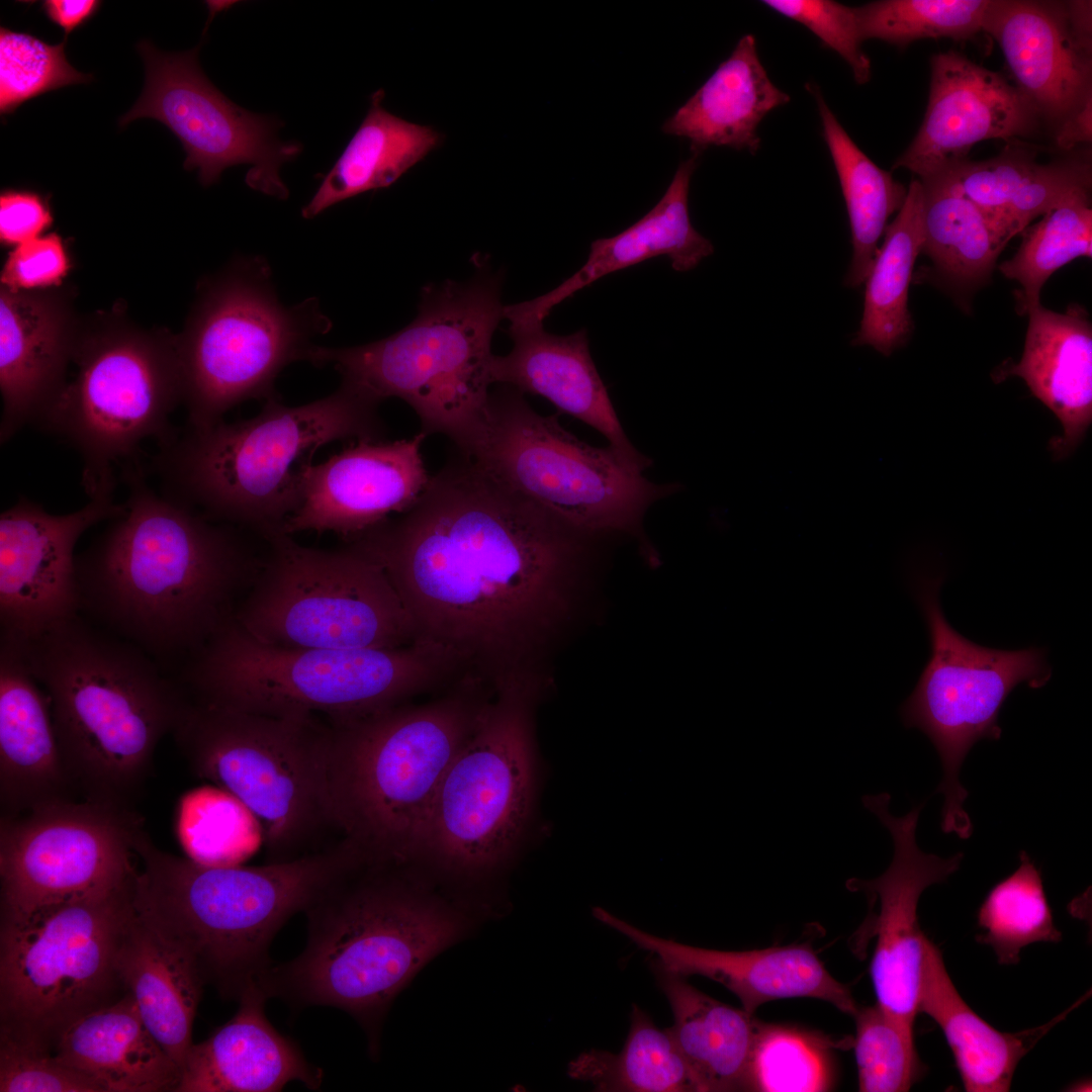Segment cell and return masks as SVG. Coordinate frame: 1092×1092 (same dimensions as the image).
I'll return each instance as SVG.
<instances>
[{
	"label": "cell",
	"mask_w": 1092,
	"mask_h": 1092,
	"mask_svg": "<svg viewBox=\"0 0 1092 1092\" xmlns=\"http://www.w3.org/2000/svg\"><path fill=\"white\" fill-rule=\"evenodd\" d=\"M607 537L573 527L456 450L408 510L346 543L383 568L418 638L494 685L550 674Z\"/></svg>",
	"instance_id": "6da1fadb"
},
{
	"label": "cell",
	"mask_w": 1092,
	"mask_h": 1092,
	"mask_svg": "<svg viewBox=\"0 0 1092 1092\" xmlns=\"http://www.w3.org/2000/svg\"><path fill=\"white\" fill-rule=\"evenodd\" d=\"M123 476L125 512L76 556L81 611L157 662L192 658L234 618L265 554L239 527L157 493L138 463Z\"/></svg>",
	"instance_id": "7a4b0ae2"
},
{
	"label": "cell",
	"mask_w": 1092,
	"mask_h": 1092,
	"mask_svg": "<svg viewBox=\"0 0 1092 1092\" xmlns=\"http://www.w3.org/2000/svg\"><path fill=\"white\" fill-rule=\"evenodd\" d=\"M414 863L364 859L334 882L304 912L302 951L264 975L269 998L342 1009L376 1049L395 996L470 927L460 906L420 878Z\"/></svg>",
	"instance_id": "3957f363"
},
{
	"label": "cell",
	"mask_w": 1092,
	"mask_h": 1092,
	"mask_svg": "<svg viewBox=\"0 0 1092 1092\" xmlns=\"http://www.w3.org/2000/svg\"><path fill=\"white\" fill-rule=\"evenodd\" d=\"M134 851L138 914L191 960L204 984L237 1000L272 966L269 947L280 928L363 859L341 838L263 866H206L159 849L142 829Z\"/></svg>",
	"instance_id": "277c9868"
},
{
	"label": "cell",
	"mask_w": 1092,
	"mask_h": 1092,
	"mask_svg": "<svg viewBox=\"0 0 1092 1092\" xmlns=\"http://www.w3.org/2000/svg\"><path fill=\"white\" fill-rule=\"evenodd\" d=\"M17 641L49 696L73 785L87 801L127 809L188 701L182 689L144 650L80 615Z\"/></svg>",
	"instance_id": "5b68a950"
},
{
	"label": "cell",
	"mask_w": 1092,
	"mask_h": 1092,
	"mask_svg": "<svg viewBox=\"0 0 1092 1092\" xmlns=\"http://www.w3.org/2000/svg\"><path fill=\"white\" fill-rule=\"evenodd\" d=\"M492 693L466 671L427 703L327 720L329 803L342 838L367 860L418 861L442 782Z\"/></svg>",
	"instance_id": "8992f818"
},
{
	"label": "cell",
	"mask_w": 1092,
	"mask_h": 1092,
	"mask_svg": "<svg viewBox=\"0 0 1092 1092\" xmlns=\"http://www.w3.org/2000/svg\"><path fill=\"white\" fill-rule=\"evenodd\" d=\"M378 406L344 382L297 406L276 396L252 419L174 434L160 443L152 467L167 497L264 539L282 532L297 509L317 449L345 439L385 441Z\"/></svg>",
	"instance_id": "52a82bcc"
},
{
	"label": "cell",
	"mask_w": 1092,
	"mask_h": 1092,
	"mask_svg": "<svg viewBox=\"0 0 1092 1092\" xmlns=\"http://www.w3.org/2000/svg\"><path fill=\"white\" fill-rule=\"evenodd\" d=\"M499 274L427 286L419 313L379 341L346 348L314 346L308 362L332 364L342 382L377 403L397 397L427 437L442 435L469 456L486 420L491 341L504 318Z\"/></svg>",
	"instance_id": "ba28073f"
},
{
	"label": "cell",
	"mask_w": 1092,
	"mask_h": 1092,
	"mask_svg": "<svg viewBox=\"0 0 1092 1092\" xmlns=\"http://www.w3.org/2000/svg\"><path fill=\"white\" fill-rule=\"evenodd\" d=\"M465 670L454 652L422 638L396 648H289L257 640L233 618L191 658L184 679L196 699L332 721L401 704Z\"/></svg>",
	"instance_id": "9c48e42d"
},
{
	"label": "cell",
	"mask_w": 1092,
	"mask_h": 1092,
	"mask_svg": "<svg viewBox=\"0 0 1092 1092\" xmlns=\"http://www.w3.org/2000/svg\"><path fill=\"white\" fill-rule=\"evenodd\" d=\"M550 675L493 685L472 733L442 782L419 859L463 881L498 873L524 844L535 811L536 709Z\"/></svg>",
	"instance_id": "30bf717a"
},
{
	"label": "cell",
	"mask_w": 1092,
	"mask_h": 1092,
	"mask_svg": "<svg viewBox=\"0 0 1092 1092\" xmlns=\"http://www.w3.org/2000/svg\"><path fill=\"white\" fill-rule=\"evenodd\" d=\"M172 734L193 772L255 816L271 861L315 851L335 829L328 794L330 725L311 714L269 715L188 700Z\"/></svg>",
	"instance_id": "8fae6325"
},
{
	"label": "cell",
	"mask_w": 1092,
	"mask_h": 1092,
	"mask_svg": "<svg viewBox=\"0 0 1092 1092\" xmlns=\"http://www.w3.org/2000/svg\"><path fill=\"white\" fill-rule=\"evenodd\" d=\"M331 329L316 299L286 307L267 263L241 259L205 287L186 331L176 337L190 428L222 421L249 399L276 397L279 373L308 361L312 339Z\"/></svg>",
	"instance_id": "7c38bea8"
},
{
	"label": "cell",
	"mask_w": 1092,
	"mask_h": 1092,
	"mask_svg": "<svg viewBox=\"0 0 1092 1092\" xmlns=\"http://www.w3.org/2000/svg\"><path fill=\"white\" fill-rule=\"evenodd\" d=\"M133 880L108 893L1 916L0 1026L31 1034L54 1052L72 1023L126 993L117 954Z\"/></svg>",
	"instance_id": "4fadbf2b"
},
{
	"label": "cell",
	"mask_w": 1092,
	"mask_h": 1092,
	"mask_svg": "<svg viewBox=\"0 0 1092 1092\" xmlns=\"http://www.w3.org/2000/svg\"><path fill=\"white\" fill-rule=\"evenodd\" d=\"M263 565L235 621L257 640L281 647L396 648L418 638L383 568L347 544L302 546L291 535L264 538Z\"/></svg>",
	"instance_id": "5bb4252c"
},
{
	"label": "cell",
	"mask_w": 1092,
	"mask_h": 1092,
	"mask_svg": "<svg viewBox=\"0 0 1092 1092\" xmlns=\"http://www.w3.org/2000/svg\"><path fill=\"white\" fill-rule=\"evenodd\" d=\"M504 482L582 531L628 534L644 544L643 520L679 490L627 467L610 448L590 446L542 416L509 385L490 390L486 420L470 455Z\"/></svg>",
	"instance_id": "9a60e30c"
},
{
	"label": "cell",
	"mask_w": 1092,
	"mask_h": 1092,
	"mask_svg": "<svg viewBox=\"0 0 1092 1092\" xmlns=\"http://www.w3.org/2000/svg\"><path fill=\"white\" fill-rule=\"evenodd\" d=\"M74 378L36 426L60 437L82 458L88 496L115 484L113 464L146 439L174 432L169 417L183 402L175 338L108 331L77 340Z\"/></svg>",
	"instance_id": "2e32d148"
},
{
	"label": "cell",
	"mask_w": 1092,
	"mask_h": 1092,
	"mask_svg": "<svg viewBox=\"0 0 1092 1092\" xmlns=\"http://www.w3.org/2000/svg\"><path fill=\"white\" fill-rule=\"evenodd\" d=\"M940 577H922L914 590L925 618L931 655L912 694L900 707L902 722L933 743L943 776L941 830L962 839L973 833L964 803L969 793L960 782L961 766L981 739L1001 737L998 716L1009 694L1025 682L1043 687L1052 675L1045 649L1001 650L962 636L946 621L938 601Z\"/></svg>",
	"instance_id": "e0dca14e"
},
{
	"label": "cell",
	"mask_w": 1092,
	"mask_h": 1092,
	"mask_svg": "<svg viewBox=\"0 0 1092 1092\" xmlns=\"http://www.w3.org/2000/svg\"><path fill=\"white\" fill-rule=\"evenodd\" d=\"M141 825L127 809L61 800L3 818L0 831L1 916L117 890L136 870Z\"/></svg>",
	"instance_id": "ac0fdd59"
},
{
	"label": "cell",
	"mask_w": 1092,
	"mask_h": 1092,
	"mask_svg": "<svg viewBox=\"0 0 1092 1092\" xmlns=\"http://www.w3.org/2000/svg\"><path fill=\"white\" fill-rule=\"evenodd\" d=\"M136 48L145 61V85L118 124L143 117L161 121L181 142L184 168L197 169L204 186L217 182L226 168L247 164L249 187L286 199L289 193L279 170L302 146L277 139L282 121L246 110L218 91L199 67V47L169 54L143 40Z\"/></svg>",
	"instance_id": "d6986e66"
},
{
	"label": "cell",
	"mask_w": 1092,
	"mask_h": 1092,
	"mask_svg": "<svg viewBox=\"0 0 1092 1092\" xmlns=\"http://www.w3.org/2000/svg\"><path fill=\"white\" fill-rule=\"evenodd\" d=\"M888 793L866 795L862 805L875 814L893 839L894 855L889 868L873 880L851 878L846 888L879 901V911L869 914L855 933L858 946L876 937L870 975L877 1003L891 1016L912 1027L918 1012L921 969L927 936L920 928L919 898L931 885L956 873L964 853L943 858L923 852L915 837L923 804L906 815L889 811Z\"/></svg>",
	"instance_id": "ffe728a7"
},
{
	"label": "cell",
	"mask_w": 1092,
	"mask_h": 1092,
	"mask_svg": "<svg viewBox=\"0 0 1092 1092\" xmlns=\"http://www.w3.org/2000/svg\"><path fill=\"white\" fill-rule=\"evenodd\" d=\"M115 485L101 486L80 510L53 515L20 497L0 517L1 634L31 640L81 611L75 546L92 526L113 520L125 505Z\"/></svg>",
	"instance_id": "44dd1931"
},
{
	"label": "cell",
	"mask_w": 1092,
	"mask_h": 1092,
	"mask_svg": "<svg viewBox=\"0 0 1092 1092\" xmlns=\"http://www.w3.org/2000/svg\"><path fill=\"white\" fill-rule=\"evenodd\" d=\"M427 436L397 441H357L304 472L297 509L282 527L332 532L346 542L408 510L431 475L423 458Z\"/></svg>",
	"instance_id": "7402d4cb"
},
{
	"label": "cell",
	"mask_w": 1092,
	"mask_h": 1092,
	"mask_svg": "<svg viewBox=\"0 0 1092 1092\" xmlns=\"http://www.w3.org/2000/svg\"><path fill=\"white\" fill-rule=\"evenodd\" d=\"M982 30L1039 118L1061 124L1092 98L1090 1L989 0Z\"/></svg>",
	"instance_id": "603a6c76"
},
{
	"label": "cell",
	"mask_w": 1092,
	"mask_h": 1092,
	"mask_svg": "<svg viewBox=\"0 0 1092 1092\" xmlns=\"http://www.w3.org/2000/svg\"><path fill=\"white\" fill-rule=\"evenodd\" d=\"M928 104L921 126L893 168L930 178L967 159L977 143L1030 134L1039 116L1025 96L999 73L956 51L931 58Z\"/></svg>",
	"instance_id": "cb8c5ba5"
},
{
	"label": "cell",
	"mask_w": 1092,
	"mask_h": 1092,
	"mask_svg": "<svg viewBox=\"0 0 1092 1092\" xmlns=\"http://www.w3.org/2000/svg\"><path fill=\"white\" fill-rule=\"evenodd\" d=\"M593 915L654 954L666 970L723 985L751 1014L766 1002L790 998L823 1000L851 1016L857 1011L848 987L833 978L810 943L750 950L708 949L654 936L602 907L593 908Z\"/></svg>",
	"instance_id": "d4e9b609"
},
{
	"label": "cell",
	"mask_w": 1092,
	"mask_h": 1092,
	"mask_svg": "<svg viewBox=\"0 0 1092 1092\" xmlns=\"http://www.w3.org/2000/svg\"><path fill=\"white\" fill-rule=\"evenodd\" d=\"M513 348L493 356L492 382L540 395L559 412L600 432L630 469L643 473L652 460L629 441L592 358L585 330L559 336L543 325L509 328Z\"/></svg>",
	"instance_id": "484cf974"
},
{
	"label": "cell",
	"mask_w": 1092,
	"mask_h": 1092,
	"mask_svg": "<svg viewBox=\"0 0 1092 1092\" xmlns=\"http://www.w3.org/2000/svg\"><path fill=\"white\" fill-rule=\"evenodd\" d=\"M54 295L0 290V442L37 426L67 382L77 340Z\"/></svg>",
	"instance_id": "4316f807"
},
{
	"label": "cell",
	"mask_w": 1092,
	"mask_h": 1092,
	"mask_svg": "<svg viewBox=\"0 0 1092 1092\" xmlns=\"http://www.w3.org/2000/svg\"><path fill=\"white\" fill-rule=\"evenodd\" d=\"M268 999L260 982L249 985L232 1019L193 1042L175 1092H277L292 1081L320 1088L323 1072L272 1025L265 1013Z\"/></svg>",
	"instance_id": "83f0119b"
},
{
	"label": "cell",
	"mask_w": 1092,
	"mask_h": 1092,
	"mask_svg": "<svg viewBox=\"0 0 1092 1092\" xmlns=\"http://www.w3.org/2000/svg\"><path fill=\"white\" fill-rule=\"evenodd\" d=\"M31 673L20 643L0 640V795L19 813L68 800L73 783L63 760L47 693Z\"/></svg>",
	"instance_id": "f1b7e54d"
},
{
	"label": "cell",
	"mask_w": 1092,
	"mask_h": 1092,
	"mask_svg": "<svg viewBox=\"0 0 1092 1092\" xmlns=\"http://www.w3.org/2000/svg\"><path fill=\"white\" fill-rule=\"evenodd\" d=\"M701 153L680 163L658 203L628 229L590 244L585 263L551 291L521 303L505 305L510 327L543 325L563 300L612 273L657 257H667L677 272L694 269L714 252L713 244L692 224L689 190Z\"/></svg>",
	"instance_id": "f546056e"
},
{
	"label": "cell",
	"mask_w": 1092,
	"mask_h": 1092,
	"mask_svg": "<svg viewBox=\"0 0 1092 1092\" xmlns=\"http://www.w3.org/2000/svg\"><path fill=\"white\" fill-rule=\"evenodd\" d=\"M1021 359L995 371L996 381L1020 377L1032 395L1049 407L1063 427L1049 449L1054 459L1067 458L1092 423V326L1079 305L1057 312L1041 304L1031 308Z\"/></svg>",
	"instance_id": "4dcf8cb0"
},
{
	"label": "cell",
	"mask_w": 1092,
	"mask_h": 1092,
	"mask_svg": "<svg viewBox=\"0 0 1092 1092\" xmlns=\"http://www.w3.org/2000/svg\"><path fill=\"white\" fill-rule=\"evenodd\" d=\"M938 174L979 207L1004 245L1034 218L1090 192L1092 185L1088 159L1041 164L1034 152L1018 147H1007L988 160L958 161Z\"/></svg>",
	"instance_id": "1f68e13d"
},
{
	"label": "cell",
	"mask_w": 1092,
	"mask_h": 1092,
	"mask_svg": "<svg viewBox=\"0 0 1092 1092\" xmlns=\"http://www.w3.org/2000/svg\"><path fill=\"white\" fill-rule=\"evenodd\" d=\"M1087 992L1049 1022L1016 1032L995 1029L962 998L939 948L927 937L921 969L918 1012L942 1030L968 1092L1009 1091L1019 1061L1056 1024L1090 997Z\"/></svg>",
	"instance_id": "d6a6232c"
},
{
	"label": "cell",
	"mask_w": 1092,
	"mask_h": 1092,
	"mask_svg": "<svg viewBox=\"0 0 1092 1092\" xmlns=\"http://www.w3.org/2000/svg\"><path fill=\"white\" fill-rule=\"evenodd\" d=\"M54 1055L104 1092L176 1091L180 1068L146 1026L128 993L72 1023Z\"/></svg>",
	"instance_id": "836d02e7"
},
{
	"label": "cell",
	"mask_w": 1092,
	"mask_h": 1092,
	"mask_svg": "<svg viewBox=\"0 0 1092 1092\" xmlns=\"http://www.w3.org/2000/svg\"><path fill=\"white\" fill-rule=\"evenodd\" d=\"M117 967L148 1029L181 1068L205 985L191 960L132 910L124 924Z\"/></svg>",
	"instance_id": "e575fe53"
},
{
	"label": "cell",
	"mask_w": 1092,
	"mask_h": 1092,
	"mask_svg": "<svg viewBox=\"0 0 1092 1092\" xmlns=\"http://www.w3.org/2000/svg\"><path fill=\"white\" fill-rule=\"evenodd\" d=\"M790 96L768 78L755 36L743 35L698 91L662 126L663 132L687 138L692 152L727 146L754 155L759 150L757 127Z\"/></svg>",
	"instance_id": "d590c367"
},
{
	"label": "cell",
	"mask_w": 1092,
	"mask_h": 1092,
	"mask_svg": "<svg viewBox=\"0 0 1092 1092\" xmlns=\"http://www.w3.org/2000/svg\"><path fill=\"white\" fill-rule=\"evenodd\" d=\"M651 968L673 1013L674 1024L668 1030L695 1076L699 1092L746 1091L761 1021L743 1008L708 996L656 960Z\"/></svg>",
	"instance_id": "8d00e7d4"
},
{
	"label": "cell",
	"mask_w": 1092,
	"mask_h": 1092,
	"mask_svg": "<svg viewBox=\"0 0 1092 1092\" xmlns=\"http://www.w3.org/2000/svg\"><path fill=\"white\" fill-rule=\"evenodd\" d=\"M383 98L382 89L372 94L364 120L301 209L304 218L366 191L388 187L441 144L442 134L431 126L384 109Z\"/></svg>",
	"instance_id": "74e56055"
},
{
	"label": "cell",
	"mask_w": 1092,
	"mask_h": 1092,
	"mask_svg": "<svg viewBox=\"0 0 1092 1092\" xmlns=\"http://www.w3.org/2000/svg\"><path fill=\"white\" fill-rule=\"evenodd\" d=\"M923 245L940 282L964 306L986 285L1006 245L979 207L945 176L920 180Z\"/></svg>",
	"instance_id": "f35d334b"
},
{
	"label": "cell",
	"mask_w": 1092,
	"mask_h": 1092,
	"mask_svg": "<svg viewBox=\"0 0 1092 1092\" xmlns=\"http://www.w3.org/2000/svg\"><path fill=\"white\" fill-rule=\"evenodd\" d=\"M864 280L863 311L851 344L890 356L914 329L908 308L913 268L923 245V188L913 179Z\"/></svg>",
	"instance_id": "ab89813d"
},
{
	"label": "cell",
	"mask_w": 1092,
	"mask_h": 1092,
	"mask_svg": "<svg viewBox=\"0 0 1092 1092\" xmlns=\"http://www.w3.org/2000/svg\"><path fill=\"white\" fill-rule=\"evenodd\" d=\"M806 88L817 103L824 140L846 204L852 257L844 285L855 288L864 282L888 219L903 205L907 189L855 145L825 102L819 87L810 83Z\"/></svg>",
	"instance_id": "60d3db41"
},
{
	"label": "cell",
	"mask_w": 1092,
	"mask_h": 1092,
	"mask_svg": "<svg viewBox=\"0 0 1092 1092\" xmlns=\"http://www.w3.org/2000/svg\"><path fill=\"white\" fill-rule=\"evenodd\" d=\"M572 1078L607 1092H699L695 1076L668 1028H658L633 1004L620 1053L590 1050L569 1065Z\"/></svg>",
	"instance_id": "b9f144b4"
},
{
	"label": "cell",
	"mask_w": 1092,
	"mask_h": 1092,
	"mask_svg": "<svg viewBox=\"0 0 1092 1092\" xmlns=\"http://www.w3.org/2000/svg\"><path fill=\"white\" fill-rule=\"evenodd\" d=\"M1012 258L998 266L1016 281V309L1020 314L1040 304V292L1049 278L1074 259L1092 255V208L1090 192L1077 194L1028 225Z\"/></svg>",
	"instance_id": "7bdbcfd3"
},
{
	"label": "cell",
	"mask_w": 1092,
	"mask_h": 1092,
	"mask_svg": "<svg viewBox=\"0 0 1092 1092\" xmlns=\"http://www.w3.org/2000/svg\"><path fill=\"white\" fill-rule=\"evenodd\" d=\"M1019 859L1017 870L989 891L977 914L982 932L976 940L991 946L1001 965H1016L1029 944L1062 940L1040 871L1024 850Z\"/></svg>",
	"instance_id": "ee69618b"
},
{
	"label": "cell",
	"mask_w": 1092,
	"mask_h": 1092,
	"mask_svg": "<svg viewBox=\"0 0 1092 1092\" xmlns=\"http://www.w3.org/2000/svg\"><path fill=\"white\" fill-rule=\"evenodd\" d=\"M177 832L187 857L206 866L241 864L263 842L255 816L215 786L193 790L182 798Z\"/></svg>",
	"instance_id": "f6af8a7d"
},
{
	"label": "cell",
	"mask_w": 1092,
	"mask_h": 1092,
	"mask_svg": "<svg viewBox=\"0 0 1092 1092\" xmlns=\"http://www.w3.org/2000/svg\"><path fill=\"white\" fill-rule=\"evenodd\" d=\"M834 1042L797 1027L760 1022L747 1076L746 1091L809 1092L829 1090L833 1082Z\"/></svg>",
	"instance_id": "bcb514c9"
},
{
	"label": "cell",
	"mask_w": 1092,
	"mask_h": 1092,
	"mask_svg": "<svg viewBox=\"0 0 1092 1092\" xmlns=\"http://www.w3.org/2000/svg\"><path fill=\"white\" fill-rule=\"evenodd\" d=\"M989 0H881L854 7L862 40L903 48L922 38L967 39L982 30Z\"/></svg>",
	"instance_id": "7dc6e473"
},
{
	"label": "cell",
	"mask_w": 1092,
	"mask_h": 1092,
	"mask_svg": "<svg viewBox=\"0 0 1092 1092\" xmlns=\"http://www.w3.org/2000/svg\"><path fill=\"white\" fill-rule=\"evenodd\" d=\"M852 1040L861 1092H904L924 1074L913 1028L878 1004L858 1007Z\"/></svg>",
	"instance_id": "c3c4849f"
},
{
	"label": "cell",
	"mask_w": 1092,
	"mask_h": 1092,
	"mask_svg": "<svg viewBox=\"0 0 1092 1092\" xmlns=\"http://www.w3.org/2000/svg\"><path fill=\"white\" fill-rule=\"evenodd\" d=\"M65 42L51 44L30 33L0 27L1 115L47 92L92 80L91 74L77 71L67 61Z\"/></svg>",
	"instance_id": "681fc988"
},
{
	"label": "cell",
	"mask_w": 1092,
	"mask_h": 1092,
	"mask_svg": "<svg viewBox=\"0 0 1092 1092\" xmlns=\"http://www.w3.org/2000/svg\"><path fill=\"white\" fill-rule=\"evenodd\" d=\"M1 1092H104L90 1077L62 1063L28 1033L0 1026Z\"/></svg>",
	"instance_id": "f907efd6"
},
{
	"label": "cell",
	"mask_w": 1092,
	"mask_h": 1092,
	"mask_svg": "<svg viewBox=\"0 0 1092 1092\" xmlns=\"http://www.w3.org/2000/svg\"><path fill=\"white\" fill-rule=\"evenodd\" d=\"M762 4L813 32L851 69L859 85L871 79V61L861 49L854 7L831 0H763Z\"/></svg>",
	"instance_id": "816d5d0a"
},
{
	"label": "cell",
	"mask_w": 1092,
	"mask_h": 1092,
	"mask_svg": "<svg viewBox=\"0 0 1092 1092\" xmlns=\"http://www.w3.org/2000/svg\"><path fill=\"white\" fill-rule=\"evenodd\" d=\"M70 261L60 236L53 233L16 246L1 272V286L31 291L59 285Z\"/></svg>",
	"instance_id": "f5cc1de1"
},
{
	"label": "cell",
	"mask_w": 1092,
	"mask_h": 1092,
	"mask_svg": "<svg viewBox=\"0 0 1092 1092\" xmlns=\"http://www.w3.org/2000/svg\"><path fill=\"white\" fill-rule=\"evenodd\" d=\"M54 217L47 200L28 190H3L0 195V240L20 245L40 237Z\"/></svg>",
	"instance_id": "db71d44e"
},
{
	"label": "cell",
	"mask_w": 1092,
	"mask_h": 1092,
	"mask_svg": "<svg viewBox=\"0 0 1092 1092\" xmlns=\"http://www.w3.org/2000/svg\"><path fill=\"white\" fill-rule=\"evenodd\" d=\"M100 6L97 0H46L40 5L47 18L64 30L65 39L89 21Z\"/></svg>",
	"instance_id": "11a10c76"
},
{
	"label": "cell",
	"mask_w": 1092,
	"mask_h": 1092,
	"mask_svg": "<svg viewBox=\"0 0 1092 1092\" xmlns=\"http://www.w3.org/2000/svg\"><path fill=\"white\" fill-rule=\"evenodd\" d=\"M1092 140V98L1078 111L1066 118L1059 126L1056 144L1063 150H1071Z\"/></svg>",
	"instance_id": "9f6ffc18"
}]
</instances>
